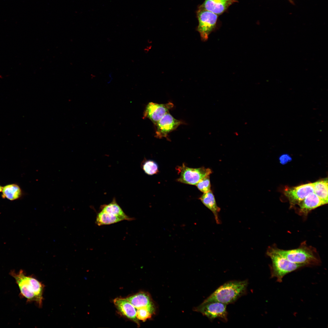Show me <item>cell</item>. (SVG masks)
<instances>
[{"instance_id":"obj_1","label":"cell","mask_w":328,"mask_h":328,"mask_svg":"<svg viewBox=\"0 0 328 328\" xmlns=\"http://www.w3.org/2000/svg\"><path fill=\"white\" fill-rule=\"evenodd\" d=\"M248 285V280L226 282L217 289L202 303L212 302H218L227 305L233 303L246 294Z\"/></svg>"},{"instance_id":"obj_2","label":"cell","mask_w":328,"mask_h":328,"mask_svg":"<svg viewBox=\"0 0 328 328\" xmlns=\"http://www.w3.org/2000/svg\"><path fill=\"white\" fill-rule=\"evenodd\" d=\"M10 274L15 279L22 296L26 298L27 302L35 301L41 307L44 285L34 278L26 275L22 270L17 273L12 271Z\"/></svg>"},{"instance_id":"obj_3","label":"cell","mask_w":328,"mask_h":328,"mask_svg":"<svg viewBox=\"0 0 328 328\" xmlns=\"http://www.w3.org/2000/svg\"><path fill=\"white\" fill-rule=\"evenodd\" d=\"M267 255L271 258L272 264L271 275L277 282H281L285 276L288 273L304 266L292 262L273 250L272 248L267 251Z\"/></svg>"},{"instance_id":"obj_4","label":"cell","mask_w":328,"mask_h":328,"mask_svg":"<svg viewBox=\"0 0 328 328\" xmlns=\"http://www.w3.org/2000/svg\"><path fill=\"white\" fill-rule=\"evenodd\" d=\"M272 248L276 252L294 263L304 266L316 265L319 263V260L309 248L302 247L289 250Z\"/></svg>"},{"instance_id":"obj_5","label":"cell","mask_w":328,"mask_h":328,"mask_svg":"<svg viewBox=\"0 0 328 328\" xmlns=\"http://www.w3.org/2000/svg\"><path fill=\"white\" fill-rule=\"evenodd\" d=\"M199 24L197 30L202 41H206L209 35L215 29L218 15L199 7L197 12Z\"/></svg>"},{"instance_id":"obj_6","label":"cell","mask_w":328,"mask_h":328,"mask_svg":"<svg viewBox=\"0 0 328 328\" xmlns=\"http://www.w3.org/2000/svg\"><path fill=\"white\" fill-rule=\"evenodd\" d=\"M176 168L180 174L177 181L191 185H196L200 180L209 176L212 172L209 168H191L186 166L184 163L181 166H178Z\"/></svg>"},{"instance_id":"obj_7","label":"cell","mask_w":328,"mask_h":328,"mask_svg":"<svg viewBox=\"0 0 328 328\" xmlns=\"http://www.w3.org/2000/svg\"><path fill=\"white\" fill-rule=\"evenodd\" d=\"M194 310L200 312L211 320L218 318L224 322L228 320L227 305L218 302L201 303Z\"/></svg>"},{"instance_id":"obj_8","label":"cell","mask_w":328,"mask_h":328,"mask_svg":"<svg viewBox=\"0 0 328 328\" xmlns=\"http://www.w3.org/2000/svg\"><path fill=\"white\" fill-rule=\"evenodd\" d=\"M173 105V104L170 102L164 104L150 102L145 108L143 118H149L155 125L166 114L169 112Z\"/></svg>"},{"instance_id":"obj_9","label":"cell","mask_w":328,"mask_h":328,"mask_svg":"<svg viewBox=\"0 0 328 328\" xmlns=\"http://www.w3.org/2000/svg\"><path fill=\"white\" fill-rule=\"evenodd\" d=\"M313 192L314 189L313 183L286 188L284 190V194L291 206L298 205L309 194Z\"/></svg>"},{"instance_id":"obj_10","label":"cell","mask_w":328,"mask_h":328,"mask_svg":"<svg viewBox=\"0 0 328 328\" xmlns=\"http://www.w3.org/2000/svg\"><path fill=\"white\" fill-rule=\"evenodd\" d=\"M183 122L175 118L169 112L166 114L155 125L156 138H167L168 134L174 130Z\"/></svg>"},{"instance_id":"obj_11","label":"cell","mask_w":328,"mask_h":328,"mask_svg":"<svg viewBox=\"0 0 328 328\" xmlns=\"http://www.w3.org/2000/svg\"><path fill=\"white\" fill-rule=\"evenodd\" d=\"M136 309L147 308L157 311L156 306L150 295L145 292H140L125 298Z\"/></svg>"},{"instance_id":"obj_12","label":"cell","mask_w":328,"mask_h":328,"mask_svg":"<svg viewBox=\"0 0 328 328\" xmlns=\"http://www.w3.org/2000/svg\"><path fill=\"white\" fill-rule=\"evenodd\" d=\"M236 0H205L200 7L217 15L223 13Z\"/></svg>"},{"instance_id":"obj_13","label":"cell","mask_w":328,"mask_h":328,"mask_svg":"<svg viewBox=\"0 0 328 328\" xmlns=\"http://www.w3.org/2000/svg\"><path fill=\"white\" fill-rule=\"evenodd\" d=\"M113 302L118 310L122 314L139 325L136 316V309L125 298H118L115 299Z\"/></svg>"},{"instance_id":"obj_14","label":"cell","mask_w":328,"mask_h":328,"mask_svg":"<svg viewBox=\"0 0 328 328\" xmlns=\"http://www.w3.org/2000/svg\"><path fill=\"white\" fill-rule=\"evenodd\" d=\"M327 203L313 192L307 196L298 205L300 212L306 215L312 210Z\"/></svg>"},{"instance_id":"obj_15","label":"cell","mask_w":328,"mask_h":328,"mask_svg":"<svg viewBox=\"0 0 328 328\" xmlns=\"http://www.w3.org/2000/svg\"><path fill=\"white\" fill-rule=\"evenodd\" d=\"M203 203L213 213L216 223L220 224L221 221L219 218L218 213L220 208L217 204L212 192L210 190L203 194L199 198Z\"/></svg>"},{"instance_id":"obj_16","label":"cell","mask_w":328,"mask_h":328,"mask_svg":"<svg viewBox=\"0 0 328 328\" xmlns=\"http://www.w3.org/2000/svg\"><path fill=\"white\" fill-rule=\"evenodd\" d=\"M2 192V198L11 201L20 198L24 194L20 187L17 183L8 184L3 186Z\"/></svg>"},{"instance_id":"obj_17","label":"cell","mask_w":328,"mask_h":328,"mask_svg":"<svg viewBox=\"0 0 328 328\" xmlns=\"http://www.w3.org/2000/svg\"><path fill=\"white\" fill-rule=\"evenodd\" d=\"M127 220L125 217L117 216L101 211L97 215L96 224L99 226L114 224L123 220Z\"/></svg>"},{"instance_id":"obj_18","label":"cell","mask_w":328,"mask_h":328,"mask_svg":"<svg viewBox=\"0 0 328 328\" xmlns=\"http://www.w3.org/2000/svg\"><path fill=\"white\" fill-rule=\"evenodd\" d=\"M100 209L101 211L108 214L125 217L127 219V220L132 221L134 220L133 218L125 214L114 199L110 203L101 205Z\"/></svg>"},{"instance_id":"obj_19","label":"cell","mask_w":328,"mask_h":328,"mask_svg":"<svg viewBox=\"0 0 328 328\" xmlns=\"http://www.w3.org/2000/svg\"><path fill=\"white\" fill-rule=\"evenodd\" d=\"M314 193L322 200L328 203L327 178L319 180L314 183Z\"/></svg>"},{"instance_id":"obj_20","label":"cell","mask_w":328,"mask_h":328,"mask_svg":"<svg viewBox=\"0 0 328 328\" xmlns=\"http://www.w3.org/2000/svg\"><path fill=\"white\" fill-rule=\"evenodd\" d=\"M142 168L145 173L149 175L156 174L159 172L158 165L151 160L145 161L142 165Z\"/></svg>"},{"instance_id":"obj_21","label":"cell","mask_w":328,"mask_h":328,"mask_svg":"<svg viewBox=\"0 0 328 328\" xmlns=\"http://www.w3.org/2000/svg\"><path fill=\"white\" fill-rule=\"evenodd\" d=\"M156 310L147 308H142L136 309V317L138 320L144 321L151 318L156 313Z\"/></svg>"},{"instance_id":"obj_22","label":"cell","mask_w":328,"mask_h":328,"mask_svg":"<svg viewBox=\"0 0 328 328\" xmlns=\"http://www.w3.org/2000/svg\"><path fill=\"white\" fill-rule=\"evenodd\" d=\"M196 185L198 189L203 193L211 190L209 176H206L202 179Z\"/></svg>"},{"instance_id":"obj_23","label":"cell","mask_w":328,"mask_h":328,"mask_svg":"<svg viewBox=\"0 0 328 328\" xmlns=\"http://www.w3.org/2000/svg\"><path fill=\"white\" fill-rule=\"evenodd\" d=\"M280 162L282 164H284L292 159L291 157L287 154H284L280 157Z\"/></svg>"},{"instance_id":"obj_24","label":"cell","mask_w":328,"mask_h":328,"mask_svg":"<svg viewBox=\"0 0 328 328\" xmlns=\"http://www.w3.org/2000/svg\"><path fill=\"white\" fill-rule=\"evenodd\" d=\"M3 186L0 185V192H2V189Z\"/></svg>"},{"instance_id":"obj_25","label":"cell","mask_w":328,"mask_h":328,"mask_svg":"<svg viewBox=\"0 0 328 328\" xmlns=\"http://www.w3.org/2000/svg\"><path fill=\"white\" fill-rule=\"evenodd\" d=\"M290 2H292V0H289Z\"/></svg>"}]
</instances>
